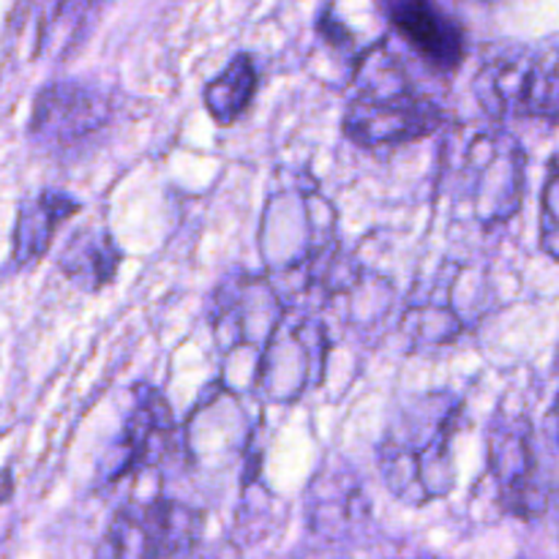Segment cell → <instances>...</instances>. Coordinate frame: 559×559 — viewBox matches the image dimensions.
<instances>
[{"instance_id":"13","label":"cell","mask_w":559,"mask_h":559,"mask_svg":"<svg viewBox=\"0 0 559 559\" xmlns=\"http://www.w3.org/2000/svg\"><path fill=\"white\" fill-rule=\"evenodd\" d=\"M559 169H557V156H549V167H546V180H544V194H540V249L559 260Z\"/></svg>"},{"instance_id":"15","label":"cell","mask_w":559,"mask_h":559,"mask_svg":"<svg viewBox=\"0 0 559 559\" xmlns=\"http://www.w3.org/2000/svg\"><path fill=\"white\" fill-rule=\"evenodd\" d=\"M11 495H14V478H11V469L5 467L0 469V506H5Z\"/></svg>"},{"instance_id":"1","label":"cell","mask_w":559,"mask_h":559,"mask_svg":"<svg viewBox=\"0 0 559 559\" xmlns=\"http://www.w3.org/2000/svg\"><path fill=\"white\" fill-rule=\"evenodd\" d=\"M464 402L453 393L409 399L377 445V467L388 491L409 508L442 500L456 486L453 437Z\"/></svg>"},{"instance_id":"2","label":"cell","mask_w":559,"mask_h":559,"mask_svg":"<svg viewBox=\"0 0 559 559\" xmlns=\"http://www.w3.org/2000/svg\"><path fill=\"white\" fill-rule=\"evenodd\" d=\"M557 426L555 407L546 415V431L527 415L491 420L489 473L495 475L497 502L519 522H540L557 495Z\"/></svg>"},{"instance_id":"4","label":"cell","mask_w":559,"mask_h":559,"mask_svg":"<svg viewBox=\"0 0 559 559\" xmlns=\"http://www.w3.org/2000/svg\"><path fill=\"white\" fill-rule=\"evenodd\" d=\"M442 158L445 173H453L473 202V216L480 224L497 227L522 211L527 156L522 142L506 129L473 131L464 147L448 140Z\"/></svg>"},{"instance_id":"17","label":"cell","mask_w":559,"mask_h":559,"mask_svg":"<svg viewBox=\"0 0 559 559\" xmlns=\"http://www.w3.org/2000/svg\"><path fill=\"white\" fill-rule=\"evenodd\" d=\"M91 3H98V0H91Z\"/></svg>"},{"instance_id":"3","label":"cell","mask_w":559,"mask_h":559,"mask_svg":"<svg viewBox=\"0 0 559 559\" xmlns=\"http://www.w3.org/2000/svg\"><path fill=\"white\" fill-rule=\"evenodd\" d=\"M374 80L360 85L358 96L347 104L342 131L364 151H391L426 140L448 123V112L429 96L413 87L396 60L385 55Z\"/></svg>"},{"instance_id":"9","label":"cell","mask_w":559,"mask_h":559,"mask_svg":"<svg viewBox=\"0 0 559 559\" xmlns=\"http://www.w3.org/2000/svg\"><path fill=\"white\" fill-rule=\"evenodd\" d=\"M385 14L393 31L424 60L426 69L453 76L467 58V36L437 0H385Z\"/></svg>"},{"instance_id":"11","label":"cell","mask_w":559,"mask_h":559,"mask_svg":"<svg viewBox=\"0 0 559 559\" xmlns=\"http://www.w3.org/2000/svg\"><path fill=\"white\" fill-rule=\"evenodd\" d=\"M123 251L104 224H85L63 243L58 254L60 276L69 278L82 293L96 295L118 278Z\"/></svg>"},{"instance_id":"10","label":"cell","mask_w":559,"mask_h":559,"mask_svg":"<svg viewBox=\"0 0 559 559\" xmlns=\"http://www.w3.org/2000/svg\"><path fill=\"white\" fill-rule=\"evenodd\" d=\"M80 211V200L55 189H41L38 194L22 200L16 207L14 233H11V267L25 271L33 262L44 260L52 249L58 229Z\"/></svg>"},{"instance_id":"6","label":"cell","mask_w":559,"mask_h":559,"mask_svg":"<svg viewBox=\"0 0 559 559\" xmlns=\"http://www.w3.org/2000/svg\"><path fill=\"white\" fill-rule=\"evenodd\" d=\"M475 98L489 118H538L557 126V52L511 47L491 55L473 82Z\"/></svg>"},{"instance_id":"7","label":"cell","mask_w":559,"mask_h":559,"mask_svg":"<svg viewBox=\"0 0 559 559\" xmlns=\"http://www.w3.org/2000/svg\"><path fill=\"white\" fill-rule=\"evenodd\" d=\"M112 123V104L96 87L49 82L33 102L27 136L41 153L76 162Z\"/></svg>"},{"instance_id":"5","label":"cell","mask_w":559,"mask_h":559,"mask_svg":"<svg viewBox=\"0 0 559 559\" xmlns=\"http://www.w3.org/2000/svg\"><path fill=\"white\" fill-rule=\"evenodd\" d=\"M205 533V511L173 497L129 500L112 513L93 559H180Z\"/></svg>"},{"instance_id":"12","label":"cell","mask_w":559,"mask_h":559,"mask_svg":"<svg viewBox=\"0 0 559 559\" xmlns=\"http://www.w3.org/2000/svg\"><path fill=\"white\" fill-rule=\"evenodd\" d=\"M260 87L257 63L249 52H238L202 91L207 115L218 126H233L249 112Z\"/></svg>"},{"instance_id":"14","label":"cell","mask_w":559,"mask_h":559,"mask_svg":"<svg viewBox=\"0 0 559 559\" xmlns=\"http://www.w3.org/2000/svg\"><path fill=\"white\" fill-rule=\"evenodd\" d=\"M317 33H320V36L325 38V41L331 44V47H336V49H349L355 44L353 33H349L347 27L342 25V22L333 20L331 11H325V14H322L320 20H317Z\"/></svg>"},{"instance_id":"8","label":"cell","mask_w":559,"mask_h":559,"mask_svg":"<svg viewBox=\"0 0 559 559\" xmlns=\"http://www.w3.org/2000/svg\"><path fill=\"white\" fill-rule=\"evenodd\" d=\"M175 442V415L162 391L151 385L134 388V407L126 418L120 440L112 451L107 484L134 478L142 469H153L167 459Z\"/></svg>"},{"instance_id":"16","label":"cell","mask_w":559,"mask_h":559,"mask_svg":"<svg viewBox=\"0 0 559 559\" xmlns=\"http://www.w3.org/2000/svg\"><path fill=\"white\" fill-rule=\"evenodd\" d=\"M200 559H243V557H240L238 546L222 544V546H216V549H213L211 555H205V557H200Z\"/></svg>"}]
</instances>
